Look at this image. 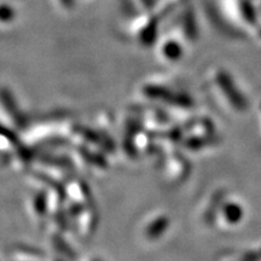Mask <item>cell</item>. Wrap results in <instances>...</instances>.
<instances>
[{
	"mask_svg": "<svg viewBox=\"0 0 261 261\" xmlns=\"http://www.w3.org/2000/svg\"><path fill=\"white\" fill-rule=\"evenodd\" d=\"M219 85L221 89L224 90L226 98L230 100L231 104H233V107L237 110H246L247 109V100L242 94L240 93V91L236 89V86L231 83L230 79L227 76H225L224 74L219 75Z\"/></svg>",
	"mask_w": 261,
	"mask_h": 261,
	"instance_id": "6da1fadb",
	"label": "cell"
},
{
	"mask_svg": "<svg viewBox=\"0 0 261 261\" xmlns=\"http://www.w3.org/2000/svg\"><path fill=\"white\" fill-rule=\"evenodd\" d=\"M224 212H225V213H224L225 218H226V219L230 221V224L238 223V221L242 219V217H243L242 208H241L240 205H237L234 203L227 204L226 207H225Z\"/></svg>",
	"mask_w": 261,
	"mask_h": 261,
	"instance_id": "7a4b0ae2",
	"label": "cell"
}]
</instances>
